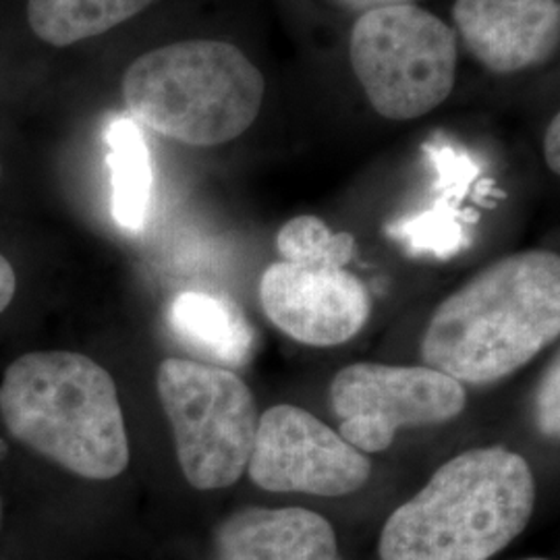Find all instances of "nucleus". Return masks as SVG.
Listing matches in <instances>:
<instances>
[{
	"label": "nucleus",
	"mask_w": 560,
	"mask_h": 560,
	"mask_svg": "<svg viewBox=\"0 0 560 560\" xmlns=\"http://www.w3.org/2000/svg\"><path fill=\"white\" fill-rule=\"evenodd\" d=\"M560 258L529 249L486 266L436 307L420 345L425 368L494 384L559 339Z\"/></svg>",
	"instance_id": "f257e3e1"
},
{
	"label": "nucleus",
	"mask_w": 560,
	"mask_h": 560,
	"mask_svg": "<svg viewBox=\"0 0 560 560\" xmlns=\"http://www.w3.org/2000/svg\"><path fill=\"white\" fill-rule=\"evenodd\" d=\"M0 173H2V168H0Z\"/></svg>",
	"instance_id": "5701e85b"
},
{
	"label": "nucleus",
	"mask_w": 560,
	"mask_h": 560,
	"mask_svg": "<svg viewBox=\"0 0 560 560\" xmlns=\"http://www.w3.org/2000/svg\"><path fill=\"white\" fill-rule=\"evenodd\" d=\"M120 90L133 119L148 129L185 145L210 148L254 125L266 80L229 42L185 40L133 60Z\"/></svg>",
	"instance_id": "20e7f679"
},
{
	"label": "nucleus",
	"mask_w": 560,
	"mask_h": 560,
	"mask_svg": "<svg viewBox=\"0 0 560 560\" xmlns=\"http://www.w3.org/2000/svg\"><path fill=\"white\" fill-rule=\"evenodd\" d=\"M0 513H2V504H0Z\"/></svg>",
	"instance_id": "4be33fe9"
},
{
	"label": "nucleus",
	"mask_w": 560,
	"mask_h": 560,
	"mask_svg": "<svg viewBox=\"0 0 560 560\" xmlns=\"http://www.w3.org/2000/svg\"><path fill=\"white\" fill-rule=\"evenodd\" d=\"M0 418L18 441L85 480H113L129 465L117 384L81 353L13 361L0 384Z\"/></svg>",
	"instance_id": "7ed1b4c3"
},
{
	"label": "nucleus",
	"mask_w": 560,
	"mask_h": 560,
	"mask_svg": "<svg viewBox=\"0 0 560 560\" xmlns=\"http://www.w3.org/2000/svg\"><path fill=\"white\" fill-rule=\"evenodd\" d=\"M113 173V214L127 231H140L152 198L150 152L140 127L131 119H117L106 131Z\"/></svg>",
	"instance_id": "2eb2a0df"
},
{
	"label": "nucleus",
	"mask_w": 560,
	"mask_h": 560,
	"mask_svg": "<svg viewBox=\"0 0 560 560\" xmlns=\"http://www.w3.org/2000/svg\"><path fill=\"white\" fill-rule=\"evenodd\" d=\"M156 388L187 483L196 490L237 483L260 418L249 386L221 365L168 358L159 368Z\"/></svg>",
	"instance_id": "423d86ee"
},
{
	"label": "nucleus",
	"mask_w": 560,
	"mask_h": 560,
	"mask_svg": "<svg viewBox=\"0 0 560 560\" xmlns=\"http://www.w3.org/2000/svg\"><path fill=\"white\" fill-rule=\"evenodd\" d=\"M214 541L219 560H342L332 525L301 506L241 509Z\"/></svg>",
	"instance_id": "9b49d317"
},
{
	"label": "nucleus",
	"mask_w": 560,
	"mask_h": 560,
	"mask_svg": "<svg viewBox=\"0 0 560 560\" xmlns=\"http://www.w3.org/2000/svg\"><path fill=\"white\" fill-rule=\"evenodd\" d=\"M536 509L529 463L504 446L446 460L382 527L381 560H490L523 534Z\"/></svg>",
	"instance_id": "f03ea898"
},
{
	"label": "nucleus",
	"mask_w": 560,
	"mask_h": 560,
	"mask_svg": "<svg viewBox=\"0 0 560 560\" xmlns=\"http://www.w3.org/2000/svg\"><path fill=\"white\" fill-rule=\"evenodd\" d=\"M260 303L280 332L310 347L353 339L372 312L365 284L345 268L305 270L282 260L264 270Z\"/></svg>",
	"instance_id": "1a4fd4ad"
},
{
	"label": "nucleus",
	"mask_w": 560,
	"mask_h": 560,
	"mask_svg": "<svg viewBox=\"0 0 560 560\" xmlns=\"http://www.w3.org/2000/svg\"><path fill=\"white\" fill-rule=\"evenodd\" d=\"M559 390H560V365L559 353L555 355L552 363L541 376L538 397H536V411H538V425L544 436L559 441L560 413H559Z\"/></svg>",
	"instance_id": "f3484780"
},
{
	"label": "nucleus",
	"mask_w": 560,
	"mask_h": 560,
	"mask_svg": "<svg viewBox=\"0 0 560 560\" xmlns=\"http://www.w3.org/2000/svg\"><path fill=\"white\" fill-rule=\"evenodd\" d=\"M337 7L351 11V13H368L386 7H399V4H416V0H332Z\"/></svg>",
	"instance_id": "aec40b11"
},
{
	"label": "nucleus",
	"mask_w": 560,
	"mask_h": 560,
	"mask_svg": "<svg viewBox=\"0 0 560 560\" xmlns=\"http://www.w3.org/2000/svg\"><path fill=\"white\" fill-rule=\"evenodd\" d=\"M465 405V386L425 365L360 361L342 368L330 384L339 434L365 455L390 448L400 428L459 418Z\"/></svg>",
	"instance_id": "0eeeda50"
},
{
	"label": "nucleus",
	"mask_w": 560,
	"mask_h": 560,
	"mask_svg": "<svg viewBox=\"0 0 560 560\" xmlns=\"http://www.w3.org/2000/svg\"><path fill=\"white\" fill-rule=\"evenodd\" d=\"M156 0H27V23L38 40L65 48L133 20Z\"/></svg>",
	"instance_id": "4468645a"
},
{
	"label": "nucleus",
	"mask_w": 560,
	"mask_h": 560,
	"mask_svg": "<svg viewBox=\"0 0 560 560\" xmlns=\"http://www.w3.org/2000/svg\"><path fill=\"white\" fill-rule=\"evenodd\" d=\"M439 171V198L416 217L388 226V235L402 241L413 254L451 258L467 245L459 203L478 175V164L451 145H425Z\"/></svg>",
	"instance_id": "f8f14e48"
},
{
	"label": "nucleus",
	"mask_w": 560,
	"mask_h": 560,
	"mask_svg": "<svg viewBox=\"0 0 560 560\" xmlns=\"http://www.w3.org/2000/svg\"><path fill=\"white\" fill-rule=\"evenodd\" d=\"M247 471L268 492L337 499L368 483L372 460L310 411L275 405L258 418Z\"/></svg>",
	"instance_id": "6e6552de"
},
{
	"label": "nucleus",
	"mask_w": 560,
	"mask_h": 560,
	"mask_svg": "<svg viewBox=\"0 0 560 560\" xmlns=\"http://www.w3.org/2000/svg\"><path fill=\"white\" fill-rule=\"evenodd\" d=\"M523 560H548V559H523Z\"/></svg>",
	"instance_id": "412c9836"
},
{
	"label": "nucleus",
	"mask_w": 560,
	"mask_h": 560,
	"mask_svg": "<svg viewBox=\"0 0 560 560\" xmlns=\"http://www.w3.org/2000/svg\"><path fill=\"white\" fill-rule=\"evenodd\" d=\"M15 291H18L15 270H13L11 261L0 254V314L11 305V301L15 298Z\"/></svg>",
	"instance_id": "6ab92c4d"
},
{
	"label": "nucleus",
	"mask_w": 560,
	"mask_h": 560,
	"mask_svg": "<svg viewBox=\"0 0 560 560\" xmlns=\"http://www.w3.org/2000/svg\"><path fill=\"white\" fill-rule=\"evenodd\" d=\"M282 261L305 270H342L355 258L358 245L351 233H332L318 217H295L277 235Z\"/></svg>",
	"instance_id": "dca6fc26"
},
{
	"label": "nucleus",
	"mask_w": 560,
	"mask_h": 560,
	"mask_svg": "<svg viewBox=\"0 0 560 560\" xmlns=\"http://www.w3.org/2000/svg\"><path fill=\"white\" fill-rule=\"evenodd\" d=\"M349 59L381 117L420 119L455 88L457 34L418 4L376 9L353 23Z\"/></svg>",
	"instance_id": "39448f33"
},
{
	"label": "nucleus",
	"mask_w": 560,
	"mask_h": 560,
	"mask_svg": "<svg viewBox=\"0 0 560 560\" xmlns=\"http://www.w3.org/2000/svg\"><path fill=\"white\" fill-rule=\"evenodd\" d=\"M168 322L180 339L222 365H243L254 351V328L233 301L208 293H180Z\"/></svg>",
	"instance_id": "ddd939ff"
},
{
	"label": "nucleus",
	"mask_w": 560,
	"mask_h": 560,
	"mask_svg": "<svg viewBox=\"0 0 560 560\" xmlns=\"http://www.w3.org/2000/svg\"><path fill=\"white\" fill-rule=\"evenodd\" d=\"M455 34L483 69L513 75L555 59L560 0H455Z\"/></svg>",
	"instance_id": "9d476101"
},
{
	"label": "nucleus",
	"mask_w": 560,
	"mask_h": 560,
	"mask_svg": "<svg viewBox=\"0 0 560 560\" xmlns=\"http://www.w3.org/2000/svg\"><path fill=\"white\" fill-rule=\"evenodd\" d=\"M544 159L548 168L559 175L560 173V117L555 115L552 120L546 127V136H544Z\"/></svg>",
	"instance_id": "a211bd4d"
}]
</instances>
